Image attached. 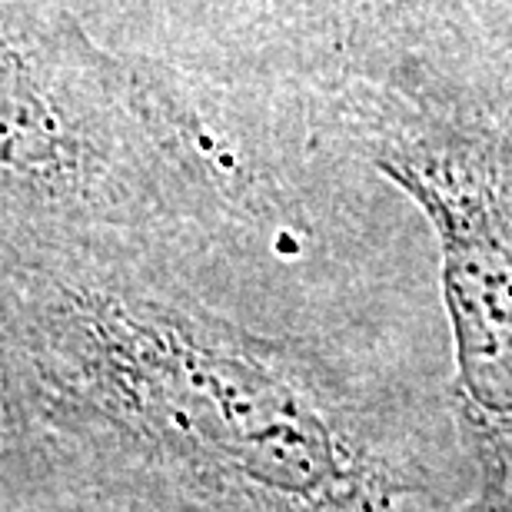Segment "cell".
Here are the masks:
<instances>
[{
	"instance_id": "6da1fadb",
	"label": "cell",
	"mask_w": 512,
	"mask_h": 512,
	"mask_svg": "<svg viewBox=\"0 0 512 512\" xmlns=\"http://www.w3.org/2000/svg\"><path fill=\"white\" fill-rule=\"evenodd\" d=\"M77 373L100 413L183 456L300 493L323 479L330 429L293 366L143 300L77 316Z\"/></svg>"
},
{
	"instance_id": "7a4b0ae2",
	"label": "cell",
	"mask_w": 512,
	"mask_h": 512,
	"mask_svg": "<svg viewBox=\"0 0 512 512\" xmlns=\"http://www.w3.org/2000/svg\"><path fill=\"white\" fill-rule=\"evenodd\" d=\"M247 20L303 107L353 84H459L506 50L466 0H247Z\"/></svg>"
},
{
	"instance_id": "3957f363",
	"label": "cell",
	"mask_w": 512,
	"mask_h": 512,
	"mask_svg": "<svg viewBox=\"0 0 512 512\" xmlns=\"http://www.w3.org/2000/svg\"><path fill=\"white\" fill-rule=\"evenodd\" d=\"M486 446L493 449V483H489L486 512H512V416L486 419Z\"/></svg>"
},
{
	"instance_id": "277c9868",
	"label": "cell",
	"mask_w": 512,
	"mask_h": 512,
	"mask_svg": "<svg viewBox=\"0 0 512 512\" xmlns=\"http://www.w3.org/2000/svg\"><path fill=\"white\" fill-rule=\"evenodd\" d=\"M10 426V393L4 383V373H0V429Z\"/></svg>"
},
{
	"instance_id": "5b68a950",
	"label": "cell",
	"mask_w": 512,
	"mask_h": 512,
	"mask_svg": "<svg viewBox=\"0 0 512 512\" xmlns=\"http://www.w3.org/2000/svg\"><path fill=\"white\" fill-rule=\"evenodd\" d=\"M469 7L476 10V14H489V10H496V7H503L509 4V0H466Z\"/></svg>"
}]
</instances>
